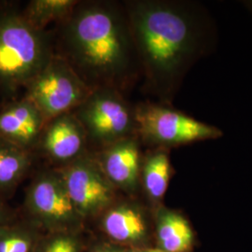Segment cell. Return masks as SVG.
I'll list each match as a JSON object with an SVG mask.
<instances>
[{"instance_id": "obj_15", "label": "cell", "mask_w": 252, "mask_h": 252, "mask_svg": "<svg viewBox=\"0 0 252 252\" xmlns=\"http://www.w3.org/2000/svg\"><path fill=\"white\" fill-rule=\"evenodd\" d=\"M36 154L0 140V196L10 197L33 167Z\"/></svg>"}, {"instance_id": "obj_21", "label": "cell", "mask_w": 252, "mask_h": 252, "mask_svg": "<svg viewBox=\"0 0 252 252\" xmlns=\"http://www.w3.org/2000/svg\"><path fill=\"white\" fill-rule=\"evenodd\" d=\"M128 252H163L160 249L156 248L155 246L153 247H147V248H140V249H133L129 250Z\"/></svg>"}, {"instance_id": "obj_18", "label": "cell", "mask_w": 252, "mask_h": 252, "mask_svg": "<svg viewBox=\"0 0 252 252\" xmlns=\"http://www.w3.org/2000/svg\"><path fill=\"white\" fill-rule=\"evenodd\" d=\"M85 249L83 232L45 233L35 252H83Z\"/></svg>"}, {"instance_id": "obj_19", "label": "cell", "mask_w": 252, "mask_h": 252, "mask_svg": "<svg viewBox=\"0 0 252 252\" xmlns=\"http://www.w3.org/2000/svg\"><path fill=\"white\" fill-rule=\"evenodd\" d=\"M128 251L129 249L111 243L104 238L92 241L88 247V252H128Z\"/></svg>"}, {"instance_id": "obj_1", "label": "cell", "mask_w": 252, "mask_h": 252, "mask_svg": "<svg viewBox=\"0 0 252 252\" xmlns=\"http://www.w3.org/2000/svg\"><path fill=\"white\" fill-rule=\"evenodd\" d=\"M124 6L145 88L170 104L186 73L210 49L207 12L185 1L129 0Z\"/></svg>"}, {"instance_id": "obj_3", "label": "cell", "mask_w": 252, "mask_h": 252, "mask_svg": "<svg viewBox=\"0 0 252 252\" xmlns=\"http://www.w3.org/2000/svg\"><path fill=\"white\" fill-rule=\"evenodd\" d=\"M54 55L52 31L32 27L16 5L0 4V93L25 88Z\"/></svg>"}, {"instance_id": "obj_16", "label": "cell", "mask_w": 252, "mask_h": 252, "mask_svg": "<svg viewBox=\"0 0 252 252\" xmlns=\"http://www.w3.org/2000/svg\"><path fill=\"white\" fill-rule=\"evenodd\" d=\"M44 234L19 214L12 221L0 226V252H35Z\"/></svg>"}, {"instance_id": "obj_17", "label": "cell", "mask_w": 252, "mask_h": 252, "mask_svg": "<svg viewBox=\"0 0 252 252\" xmlns=\"http://www.w3.org/2000/svg\"><path fill=\"white\" fill-rule=\"evenodd\" d=\"M80 0H31L22 9L27 22L45 31L52 24L59 25L69 17Z\"/></svg>"}, {"instance_id": "obj_8", "label": "cell", "mask_w": 252, "mask_h": 252, "mask_svg": "<svg viewBox=\"0 0 252 252\" xmlns=\"http://www.w3.org/2000/svg\"><path fill=\"white\" fill-rule=\"evenodd\" d=\"M56 169L60 172L73 204L85 223L95 221L120 196L91 151Z\"/></svg>"}, {"instance_id": "obj_9", "label": "cell", "mask_w": 252, "mask_h": 252, "mask_svg": "<svg viewBox=\"0 0 252 252\" xmlns=\"http://www.w3.org/2000/svg\"><path fill=\"white\" fill-rule=\"evenodd\" d=\"M103 238L129 250L153 247V211L138 197L120 194L95 220Z\"/></svg>"}, {"instance_id": "obj_13", "label": "cell", "mask_w": 252, "mask_h": 252, "mask_svg": "<svg viewBox=\"0 0 252 252\" xmlns=\"http://www.w3.org/2000/svg\"><path fill=\"white\" fill-rule=\"evenodd\" d=\"M153 211L155 247L163 252H191L194 234L185 216L163 205Z\"/></svg>"}, {"instance_id": "obj_12", "label": "cell", "mask_w": 252, "mask_h": 252, "mask_svg": "<svg viewBox=\"0 0 252 252\" xmlns=\"http://www.w3.org/2000/svg\"><path fill=\"white\" fill-rule=\"evenodd\" d=\"M46 124L36 106L23 96L0 109V140L35 153Z\"/></svg>"}, {"instance_id": "obj_4", "label": "cell", "mask_w": 252, "mask_h": 252, "mask_svg": "<svg viewBox=\"0 0 252 252\" xmlns=\"http://www.w3.org/2000/svg\"><path fill=\"white\" fill-rule=\"evenodd\" d=\"M20 215L44 233L84 232L86 224L73 204L60 172L54 167L35 174L27 187Z\"/></svg>"}, {"instance_id": "obj_6", "label": "cell", "mask_w": 252, "mask_h": 252, "mask_svg": "<svg viewBox=\"0 0 252 252\" xmlns=\"http://www.w3.org/2000/svg\"><path fill=\"white\" fill-rule=\"evenodd\" d=\"M123 94L112 88L94 89L73 111L87 134L89 144L95 145L97 150L137 136L135 106Z\"/></svg>"}, {"instance_id": "obj_2", "label": "cell", "mask_w": 252, "mask_h": 252, "mask_svg": "<svg viewBox=\"0 0 252 252\" xmlns=\"http://www.w3.org/2000/svg\"><path fill=\"white\" fill-rule=\"evenodd\" d=\"M52 32L54 54L93 90L124 93L141 73L124 3L79 1L69 17Z\"/></svg>"}, {"instance_id": "obj_20", "label": "cell", "mask_w": 252, "mask_h": 252, "mask_svg": "<svg viewBox=\"0 0 252 252\" xmlns=\"http://www.w3.org/2000/svg\"><path fill=\"white\" fill-rule=\"evenodd\" d=\"M18 216V213L7 204V200L0 196V226L12 221Z\"/></svg>"}, {"instance_id": "obj_10", "label": "cell", "mask_w": 252, "mask_h": 252, "mask_svg": "<svg viewBox=\"0 0 252 252\" xmlns=\"http://www.w3.org/2000/svg\"><path fill=\"white\" fill-rule=\"evenodd\" d=\"M87 134L73 112L62 114L47 122L36 145L39 154L60 168L90 152Z\"/></svg>"}, {"instance_id": "obj_14", "label": "cell", "mask_w": 252, "mask_h": 252, "mask_svg": "<svg viewBox=\"0 0 252 252\" xmlns=\"http://www.w3.org/2000/svg\"><path fill=\"white\" fill-rule=\"evenodd\" d=\"M173 175L170 150L152 148L143 153L140 171V191L143 192L148 206L155 209L163 205Z\"/></svg>"}, {"instance_id": "obj_7", "label": "cell", "mask_w": 252, "mask_h": 252, "mask_svg": "<svg viewBox=\"0 0 252 252\" xmlns=\"http://www.w3.org/2000/svg\"><path fill=\"white\" fill-rule=\"evenodd\" d=\"M25 90L24 97L36 106L47 122L73 112L94 91L63 57L56 54L28 82Z\"/></svg>"}, {"instance_id": "obj_11", "label": "cell", "mask_w": 252, "mask_h": 252, "mask_svg": "<svg viewBox=\"0 0 252 252\" xmlns=\"http://www.w3.org/2000/svg\"><path fill=\"white\" fill-rule=\"evenodd\" d=\"M137 136L103 147L94 153L102 171L120 194L138 197L143 153Z\"/></svg>"}, {"instance_id": "obj_5", "label": "cell", "mask_w": 252, "mask_h": 252, "mask_svg": "<svg viewBox=\"0 0 252 252\" xmlns=\"http://www.w3.org/2000/svg\"><path fill=\"white\" fill-rule=\"evenodd\" d=\"M136 135L141 144L152 148H172L217 139L223 135L216 126L197 121L172 108L170 104L145 102L135 106Z\"/></svg>"}]
</instances>
